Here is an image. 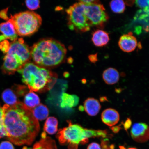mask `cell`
<instances>
[{
	"label": "cell",
	"instance_id": "cell-33",
	"mask_svg": "<svg viewBox=\"0 0 149 149\" xmlns=\"http://www.w3.org/2000/svg\"><path fill=\"white\" fill-rule=\"evenodd\" d=\"M127 149H137L136 148H128Z\"/></svg>",
	"mask_w": 149,
	"mask_h": 149
},
{
	"label": "cell",
	"instance_id": "cell-16",
	"mask_svg": "<svg viewBox=\"0 0 149 149\" xmlns=\"http://www.w3.org/2000/svg\"><path fill=\"white\" fill-rule=\"evenodd\" d=\"M102 78L107 84L112 85L118 82L120 79V74L116 69L110 68L104 71Z\"/></svg>",
	"mask_w": 149,
	"mask_h": 149
},
{
	"label": "cell",
	"instance_id": "cell-28",
	"mask_svg": "<svg viewBox=\"0 0 149 149\" xmlns=\"http://www.w3.org/2000/svg\"><path fill=\"white\" fill-rule=\"evenodd\" d=\"M135 4L137 7L141 8H144L146 7H149V0L146 1H136Z\"/></svg>",
	"mask_w": 149,
	"mask_h": 149
},
{
	"label": "cell",
	"instance_id": "cell-4",
	"mask_svg": "<svg viewBox=\"0 0 149 149\" xmlns=\"http://www.w3.org/2000/svg\"><path fill=\"white\" fill-rule=\"evenodd\" d=\"M68 123V126L58 130L56 137L61 144L68 145L69 149H77L79 144H86L90 138H104L105 135L104 130L87 129L70 121Z\"/></svg>",
	"mask_w": 149,
	"mask_h": 149
},
{
	"label": "cell",
	"instance_id": "cell-5",
	"mask_svg": "<svg viewBox=\"0 0 149 149\" xmlns=\"http://www.w3.org/2000/svg\"><path fill=\"white\" fill-rule=\"evenodd\" d=\"M30 50L22 38L11 42L4 58L1 70L3 73L14 74L18 71L31 58Z\"/></svg>",
	"mask_w": 149,
	"mask_h": 149
},
{
	"label": "cell",
	"instance_id": "cell-1",
	"mask_svg": "<svg viewBox=\"0 0 149 149\" xmlns=\"http://www.w3.org/2000/svg\"><path fill=\"white\" fill-rule=\"evenodd\" d=\"M3 107L6 138L18 146L32 144L40 127L31 110L21 101L13 106L5 104Z\"/></svg>",
	"mask_w": 149,
	"mask_h": 149
},
{
	"label": "cell",
	"instance_id": "cell-11",
	"mask_svg": "<svg viewBox=\"0 0 149 149\" xmlns=\"http://www.w3.org/2000/svg\"><path fill=\"white\" fill-rule=\"evenodd\" d=\"M137 45L136 38L131 33L123 35L118 42L120 49L124 52L130 53L134 51Z\"/></svg>",
	"mask_w": 149,
	"mask_h": 149
},
{
	"label": "cell",
	"instance_id": "cell-30",
	"mask_svg": "<svg viewBox=\"0 0 149 149\" xmlns=\"http://www.w3.org/2000/svg\"><path fill=\"white\" fill-rule=\"evenodd\" d=\"M87 149H102L101 146L98 143L93 142L88 145Z\"/></svg>",
	"mask_w": 149,
	"mask_h": 149
},
{
	"label": "cell",
	"instance_id": "cell-17",
	"mask_svg": "<svg viewBox=\"0 0 149 149\" xmlns=\"http://www.w3.org/2000/svg\"><path fill=\"white\" fill-rule=\"evenodd\" d=\"M23 149H58L55 141L51 138L47 136L42 138L33 145V148L24 147Z\"/></svg>",
	"mask_w": 149,
	"mask_h": 149
},
{
	"label": "cell",
	"instance_id": "cell-10",
	"mask_svg": "<svg viewBox=\"0 0 149 149\" xmlns=\"http://www.w3.org/2000/svg\"><path fill=\"white\" fill-rule=\"evenodd\" d=\"M0 32L3 34L0 35V42L7 39L13 42L18 39V35L10 19L6 22L0 24Z\"/></svg>",
	"mask_w": 149,
	"mask_h": 149
},
{
	"label": "cell",
	"instance_id": "cell-23",
	"mask_svg": "<svg viewBox=\"0 0 149 149\" xmlns=\"http://www.w3.org/2000/svg\"><path fill=\"white\" fill-rule=\"evenodd\" d=\"M110 6L112 11L116 14L123 13L125 8V3L122 0H114L110 3Z\"/></svg>",
	"mask_w": 149,
	"mask_h": 149
},
{
	"label": "cell",
	"instance_id": "cell-20",
	"mask_svg": "<svg viewBox=\"0 0 149 149\" xmlns=\"http://www.w3.org/2000/svg\"><path fill=\"white\" fill-rule=\"evenodd\" d=\"M23 103L28 109L31 110L40 105V99L35 93L29 91L24 96Z\"/></svg>",
	"mask_w": 149,
	"mask_h": 149
},
{
	"label": "cell",
	"instance_id": "cell-8",
	"mask_svg": "<svg viewBox=\"0 0 149 149\" xmlns=\"http://www.w3.org/2000/svg\"><path fill=\"white\" fill-rule=\"evenodd\" d=\"M82 3L84 12L91 26L100 25L107 21L108 17L103 5Z\"/></svg>",
	"mask_w": 149,
	"mask_h": 149
},
{
	"label": "cell",
	"instance_id": "cell-6",
	"mask_svg": "<svg viewBox=\"0 0 149 149\" xmlns=\"http://www.w3.org/2000/svg\"><path fill=\"white\" fill-rule=\"evenodd\" d=\"M17 33L20 36H31L38 31L42 19L40 15L31 11H25L11 16Z\"/></svg>",
	"mask_w": 149,
	"mask_h": 149
},
{
	"label": "cell",
	"instance_id": "cell-24",
	"mask_svg": "<svg viewBox=\"0 0 149 149\" xmlns=\"http://www.w3.org/2000/svg\"><path fill=\"white\" fill-rule=\"evenodd\" d=\"M4 124V111L3 107L0 104V139L7 137Z\"/></svg>",
	"mask_w": 149,
	"mask_h": 149
},
{
	"label": "cell",
	"instance_id": "cell-14",
	"mask_svg": "<svg viewBox=\"0 0 149 149\" xmlns=\"http://www.w3.org/2000/svg\"><path fill=\"white\" fill-rule=\"evenodd\" d=\"M99 102L96 99L89 98L86 100L84 103V109L89 116H96L101 109Z\"/></svg>",
	"mask_w": 149,
	"mask_h": 149
},
{
	"label": "cell",
	"instance_id": "cell-15",
	"mask_svg": "<svg viewBox=\"0 0 149 149\" xmlns=\"http://www.w3.org/2000/svg\"><path fill=\"white\" fill-rule=\"evenodd\" d=\"M92 42L95 45L102 47L108 44L109 40L108 33L102 30H98L93 33L92 37Z\"/></svg>",
	"mask_w": 149,
	"mask_h": 149
},
{
	"label": "cell",
	"instance_id": "cell-7",
	"mask_svg": "<svg viewBox=\"0 0 149 149\" xmlns=\"http://www.w3.org/2000/svg\"><path fill=\"white\" fill-rule=\"evenodd\" d=\"M68 25L70 29L86 32L91 26L84 12L83 4L81 2L74 3L66 9Z\"/></svg>",
	"mask_w": 149,
	"mask_h": 149
},
{
	"label": "cell",
	"instance_id": "cell-31",
	"mask_svg": "<svg viewBox=\"0 0 149 149\" xmlns=\"http://www.w3.org/2000/svg\"><path fill=\"white\" fill-rule=\"evenodd\" d=\"M81 2L86 4L90 5L92 4H98L100 3V1H93V0H88V1H84V0H82V1H79Z\"/></svg>",
	"mask_w": 149,
	"mask_h": 149
},
{
	"label": "cell",
	"instance_id": "cell-27",
	"mask_svg": "<svg viewBox=\"0 0 149 149\" xmlns=\"http://www.w3.org/2000/svg\"><path fill=\"white\" fill-rule=\"evenodd\" d=\"M0 149H15V148L12 143L8 141H4L0 144Z\"/></svg>",
	"mask_w": 149,
	"mask_h": 149
},
{
	"label": "cell",
	"instance_id": "cell-18",
	"mask_svg": "<svg viewBox=\"0 0 149 149\" xmlns=\"http://www.w3.org/2000/svg\"><path fill=\"white\" fill-rule=\"evenodd\" d=\"M134 19L142 24L143 29L149 31V7L143 8L138 11Z\"/></svg>",
	"mask_w": 149,
	"mask_h": 149
},
{
	"label": "cell",
	"instance_id": "cell-2",
	"mask_svg": "<svg viewBox=\"0 0 149 149\" xmlns=\"http://www.w3.org/2000/svg\"><path fill=\"white\" fill-rule=\"evenodd\" d=\"M31 57L34 63L42 68L57 66L64 61L67 49L63 44L53 39H42L33 46Z\"/></svg>",
	"mask_w": 149,
	"mask_h": 149
},
{
	"label": "cell",
	"instance_id": "cell-32",
	"mask_svg": "<svg viewBox=\"0 0 149 149\" xmlns=\"http://www.w3.org/2000/svg\"><path fill=\"white\" fill-rule=\"evenodd\" d=\"M89 59H90L91 61L93 59L92 61L94 62L95 61H97V56L95 55H92L91 56V58H89Z\"/></svg>",
	"mask_w": 149,
	"mask_h": 149
},
{
	"label": "cell",
	"instance_id": "cell-21",
	"mask_svg": "<svg viewBox=\"0 0 149 149\" xmlns=\"http://www.w3.org/2000/svg\"><path fill=\"white\" fill-rule=\"evenodd\" d=\"M31 111L33 116L38 120H45L49 114V110L47 107L42 104H40Z\"/></svg>",
	"mask_w": 149,
	"mask_h": 149
},
{
	"label": "cell",
	"instance_id": "cell-25",
	"mask_svg": "<svg viewBox=\"0 0 149 149\" xmlns=\"http://www.w3.org/2000/svg\"><path fill=\"white\" fill-rule=\"evenodd\" d=\"M25 2L27 8L31 10H36L40 7V1L37 0H27Z\"/></svg>",
	"mask_w": 149,
	"mask_h": 149
},
{
	"label": "cell",
	"instance_id": "cell-29",
	"mask_svg": "<svg viewBox=\"0 0 149 149\" xmlns=\"http://www.w3.org/2000/svg\"><path fill=\"white\" fill-rule=\"evenodd\" d=\"M8 8L3 9L0 12V17L4 20L9 19L8 16H7V11Z\"/></svg>",
	"mask_w": 149,
	"mask_h": 149
},
{
	"label": "cell",
	"instance_id": "cell-9",
	"mask_svg": "<svg viewBox=\"0 0 149 149\" xmlns=\"http://www.w3.org/2000/svg\"><path fill=\"white\" fill-rule=\"evenodd\" d=\"M130 134L136 142H146L149 140V126L145 123H136L132 126Z\"/></svg>",
	"mask_w": 149,
	"mask_h": 149
},
{
	"label": "cell",
	"instance_id": "cell-19",
	"mask_svg": "<svg viewBox=\"0 0 149 149\" xmlns=\"http://www.w3.org/2000/svg\"><path fill=\"white\" fill-rule=\"evenodd\" d=\"M1 97L5 104L10 106L16 105L20 102L18 95L13 89H6L2 94Z\"/></svg>",
	"mask_w": 149,
	"mask_h": 149
},
{
	"label": "cell",
	"instance_id": "cell-3",
	"mask_svg": "<svg viewBox=\"0 0 149 149\" xmlns=\"http://www.w3.org/2000/svg\"><path fill=\"white\" fill-rule=\"evenodd\" d=\"M18 72L30 92H42L49 90L57 81L56 74L32 63H27Z\"/></svg>",
	"mask_w": 149,
	"mask_h": 149
},
{
	"label": "cell",
	"instance_id": "cell-13",
	"mask_svg": "<svg viewBox=\"0 0 149 149\" xmlns=\"http://www.w3.org/2000/svg\"><path fill=\"white\" fill-rule=\"evenodd\" d=\"M79 98L75 95L63 92L59 100V106L61 109H70L76 107L79 104Z\"/></svg>",
	"mask_w": 149,
	"mask_h": 149
},
{
	"label": "cell",
	"instance_id": "cell-26",
	"mask_svg": "<svg viewBox=\"0 0 149 149\" xmlns=\"http://www.w3.org/2000/svg\"><path fill=\"white\" fill-rule=\"evenodd\" d=\"M10 44L9 41L6 40L0 42V50L3 53H6L10 47Z\"/></svg>",
	"mask_w": 149,
	"mask_h": 149
},
{
	"label": "cell",
	"instance_id": "cell-12",
	"mask_svg": "<svg viewBox=\"0 0 149 149\" xmlns=\"http://www.w3.org/2000/svg\"><path fill=\"white\" fill-rule=\"evenodd\" d=\"M102 122L108 126L112 127L118 123L120 119L118 112L116 110L109 108L102 112L101 115Z\"/></svg>",
	"mask_w": 149,
	"mask_h": 149
},
{
	"label": "cell",
	"instance_id": "cell-22",
	"mask_svg": "<svg viewBox=\"0 0 149 149\" xmlns=\"http://www.w3.org/2000/svg\"><path fill=\"white\" fill-rule=\"evenodd\" d=\"M58 121L54 117H50L47 119L44 127V132L50 135L54 134L58 130Z\"/></svg>",
	"mask_w": 149,
	"mask_h": 149
}]
</instances>
